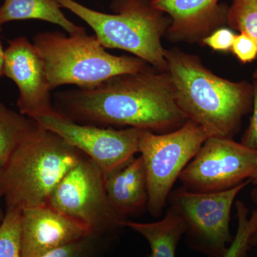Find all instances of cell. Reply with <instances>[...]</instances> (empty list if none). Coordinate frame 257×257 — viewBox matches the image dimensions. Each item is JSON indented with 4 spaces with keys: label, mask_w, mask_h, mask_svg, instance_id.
<instances>
[{
    "label": "cell",
    "mask_w": 257,
    "mask_h": 257,
    "mask_svg": "<svg viewBox=\"0 0 257 257\" xmlns=\"http://www.w3.org/2000/svg\"><path fill=\"white\" fill-rule=\"evenodd\" d=\"M58 101L63 109L58 111L73 120L157 134L175 131L188 120L176 103L170 74L148 66L96 87L62 93Z\"/></svg>",
    "instance_id": "obj_1"
},
{
    "label": "cell",
    "mask_w": 257,
    "mask_h": 257,
    "mask_svg": "<svg viewBox=\"0 0 257 257\" xmlns=\"http://www.w3.org/2000/svg\"><path fill=\"white\" fill-rule=\"evenodd\" d=\"M121 226L131 228L143 235L150 243L151 253L148 257H176V251L186 233L183 219L173 208L169 207L165 217L151 223L121 221Z\"/></svg>",
    "instance_id": "obj_15"
},
{
    "label": "cell",
    "mask_w": 257,
    "mask_h": 257,
    "mask_svg": "<svg viewBox=\"0 0 257 257\" xmlns=\"http://www.w3.org/2000/svg\"><path fill=\"white\" fill-rule=\"evenodd\" d=\"M2 199H3V197H2L1 194H0V224H1V222L2 221H3V219H4L5 215V211L3 210V207H2Z\"/></svg>",
    "instance_id": "obj_27"
},
{
    "label": "cell",
    "mask_w": 257,
    "mask_h": 257,
    "mask_svg": "<svg viewBox=\"0 0 257 257\" xmlns=\"http://www.w3.org/2000/svg\"><path fill=\"white\" fill-rule=\"evenodd\" d=\"M21 214L18 209H6L0 224V257H22Z\"/></svg>",
    "instance_id": "obj_19"
},
{
    "label": "cell",
    "mask_w": 257,
    "mask_h": 257,
    "mask_svg": "<svg viewBox=\"0 0 257 257\" xmlns=\"http://www.w3.org/2000/svg\"><path fill=\"white\" fill-rule=\"evenodd\" d=\"M55 1L85 22L104 48L126 51L157 70L167 72L162 37L169 23L150 0H114V15L89 9L74 0Z\"/></svg>",
    "instance_id": "obj_5"
},
{
    "label": "cell",
    "mask_w": 257,
    "mask_h": 257,
    "mask_svg": "<svg viewBox=\"0 0 257 257\" xmlns=\"http://www.w3.org/2000/svg\"><path fill=\"white\" fill-rule=\"evenodd\" d=\"M251 199H252L253 202H254L255 204H256L257 205V187H255V188L253 189L252 191H251ZM254 242H257V235L256 236V237H255Z\"/></svg>",
    "instance_id": "obj_26"
},
{
    "label": "cell",
    "mask_w": 257,
    "mask_h": 257,
    "mask_svg": "<svg viewBox=\"0 0 257 257\" xmlns=\"http://www.w3.org/2000/svg\"><path fill=\"white\" fill-rule=\"evenodd\" d=\"M165 58L176 103L187 119L209 138L233 139L252 106V84L219 77L199 57L177 48L166 50Z\"/></svg>",
    "instance_id": "obj_2"
},
{
    "label": "cell",
    "mask_w": 257,
    "mask_h": 257,
    "mask_svg": "<svg viewBox=\"0 0 257 257\" xmlns=\"http://www.w3.org/2000/svg\"><path fill=\"white\" fill-rule=\"evenodd\" d=\"M1 30L2 27H0V32ZM5 53V50H3L1 40H0V77L4 76Z\"/></svg>",
    "instance_id": "obj_25"
},
{
    "label": "cell",
    "mask_w": 257,
    "mask_h": 257,
    "mask_svg": "<svg viewBox=\"0 0 257 257\" xmlns=\"http://www.w3.org/2000/svg\"><path fill=\"white\" fill-rule=\"evenodd\" d=\"M104 186L111 209L121 219L147 208V173L142 156L106 176Z\"/></svg>",
    "instance_id": "obj_14"
},
{
    "label": "cell",
    "mask_w": 257,
    "mask_h": 257,
    "mask_svg": "<svg viewBox=\"0 0 257 257\" xmlns=\"http://www.w3.org/2000/svg\"><path fill=\"white\" fill-rule=\"evenodd\" d=\"M4 76L17 84L19 111L34 119L56 110L51 103L52 90L41 55L25 37L9 41L5 50Z\"/></svg>",
    "instance_id": "obj_11"
},
{
    "label": "cell",
    "mask_w": 257,
    "mask_h": 257,
    "mask_svg": "<svg viewBox=\"0 0 257 257\" xmlns=\"http://www.w3.org/2000/svg\"><path fill=\"white\" fill-rule=\"evenodd\" d=\"M84 155L37 122L0 170V194L6 209L23 211L47 204Z\"/></svg>",
    "instance_id": "obj_3"
},
{
    "label": "cell",
    "mask_w": 257,
    "mask_h": 257,
    "mask_svg": "<svg viewBox=\"0 0 257 257\" xmlns=\"http://www.w3.org/2000/svg\"><path fill=\"white\" fill-rule=\"evenodd\" d=\"M219 0H150L152 8L170 15L167 37L172 42L201 43L227 20Z\"/></svg>",
    "instance_id": "obj_13"
},
{
    "label": "cell",
    "mask_w": 257,
    "mask_h": 257,
    "mask_svg": "<svg viewBox=\"0 0 257 257\" xmlns=\"http://www.w3.org/2000/svg\"><path fill=\"white\" fill-rule=\"evenodd\" d=\"M89 236L87 226L48 204L22 211V257H38Z\"/></svg>",
    "instance_id": "obj_12"
},
{
    "label": "cell",
    "mask_w": 257,
    "mask_h": 257,
    "mask_svg": "<svg viewBox=\"0 0 257 257\" xmlns=\"http://www.w3.org/2000/svg\"><path fill=\"white\" fill-rule=\"evenodd\" d=\"M238 228L236 236L224 257H245L257 235V209L248 216V209L241 201L235 204Z\"/></svg>",
    "instance_id": "obj_18"
},
{
    "label": "cell",
    "mask_w": 257,
    "mask_h": 257,
    "mask_svg": "<svg viewBox=\"0 0 257 257\" xmlns=\"http://www.w3.org/2000/svg\"><path fill=\"white\" fill-rule=\"evenodd\" d=\"M209 138L202 126L189 119L168 133L143 130L139 149L146 169L147 209L151 215L163 214L176 181Z\"/></svg>",
    "instance_id": "obj_6"
},
{
    "label": "cell",
    "mask_w": 257,
    "mask_h": 257,
    "mask_svg": "<svg viewBox=\"0 0 257 257\" xmlns=\"http://www.w3.org/2000/svg\"><path fill=\"white\" fill-rule=\"evenodd\" d=\"M251 179L224 192L195 193L183 187L172 191L170 207L182 216L187 243L209 257H224L232 242L230 232L231 209L238 194Z\"/></svg>",
    "instance_id": "obj_7"
},
{
    "label": "cell",
    "mask_w": 257,
    "mask_h": 257,
    "mask_svg": "<svg viewBox=\"0 0 257 257\" xmlns=\"http://www.w3.org/2000/svg\"><path fill=\"white\" fill-rule=\"evenodd\" d=\"M92 236L51 250L38 257H87Z\"/></svg>",
    "instance_id": "obj_23"
},
{
    "label": "cell",
    "mask_w": 257,
    "mask_h": 257,
    "mask_svg": "<svg viewBox=\"0 0 257 257\" xmlns=\"http://www.w3.org/2000/svg\"><path fill=\"white\" fill-rule=\"evenodd\" d=\"M105 177L100 167L84 155L56 187L47 204L87 226L93 236L121 227L124 219L106 197Z\"/></svg>",
    "instance_id": "obj_8"
},
{
    "label": "cell",
    "mask_w": 257,
    "mask_h": 257,
    "mask_svg": "<svg viewBox=\"0 0 257 257\" xmlns=\"http://www.w3.org/2000/svg\"><path fill=\"white\" fill-rule=\"evenodd\" d=\"M231 52L241 63H250L257 57L256 42L246 34L239 33L235 37Z\"/></svg>",
    "instance_id": "obj_21"
},
{
    "label": "cell",
    "mask_w": 257,
    "mask_h": 257,
    "mask_svg": "<svg viewBox=\"0 0 257 257\" xmlns=\"http://www.w3.org/2000/svg\"><path fill=\"white\" fill-rule=\"evenodd\" d=\"M33 45L43 60L52 89L65 84L94 87L148 66L137 57L111 55L86 30L68 37L60 32H42L34 37Z\"/></svg>",
    "instance_id": "obj_4"
},
{
    "label": "cell",
    "mask_w": 257,
    "mask_h": 257,
    "mask_svg": "<svg viewBox=\"0 0 257 257\" xmlns=\"http://www.w3.org/2000/svg\"><path fill=\"white\" fill-rule=\"evenodd\" d=\"M252 87L253 114L240 143L250 150L257 151V79H253Z\"/></svg>",
    "instance_id": "obj_24"
},
{
    "label": "cell",
    "mask_w": 257,
    "mask_h": 257,
    "mask_svg": "<svg viewBox=\"0 0 257 257\" xmlns=\"http://www.w3.org/2000/svg\"><path fill=\"white\" fill-rule=\"evenodd\" d=\"M227 11L229 26L246 34L257 43V0H231Z\"/></svg>",
    "instance_id": "obj_20"
},
{
    "label": "cell",
    "mask_w": 257,
    "mask_h": 257,
    "mask_svg": "<svg viewBox=\"0 0 257 257\" xmlns=\"http://www.w3.org/2000/svg\"><path fill=\"white\" fill-rule=\"evenodd\" d=\"M40 20L59 25L69 35L86 30L66 18L55 0H4L0 6V27L15 20Z\"/></svg>",
    "instance_id": "obj_16"
},
{
    "label": "cell",
    "mask_w": 257,
    "mask_h": 257,
    "mask_svg": "<svg viewBox=\"0 0 257 257\" xmlns=\"http://www.w3.org/2000/svg\"><path fill=\"white\" fill-rule=\"evenodd\" d=\"M36 123L0 102V170Z\"/></svg>",
    "instance_id": "obj_17"
},
{
    "label": "cell",
    "mask_w": 257,
    "mask_h": 257,
    "mask_svg": "<svg viewBox=\"0 0 257 257\" xmlns=\"http://www.w3.org/2000/svg\"><path fill=\"white\" fill-rule=\"evenodd\" d=\"M257 173V151L233 139L210 137L179 177L184 189L195 193L224 192Z\"/></svg>",
    "instance_id": "obj_9"
},
{
    "label": "cell",
    "mask_w": 257,
    "mask_h": 257,
    "mask_svg": "<svg viewBox=\"0 0 257 257\" xmlns=\"http://www.w3.org/2000/svg\"><path fill=\"white\" fill-rule=\"evenodd\" d=\"M253 79H257V69L255 70V72L253 74Z\"/></svg>",
    "instance_id": "obj_29"
},
{
    "label": "cell",
    "mask_w": 257,
    "mask_h": 257,
    "mask_svg": "<svg viewBox=\"0 0 257 257\" xmlns=\"http://www.w3.org/2000/svg\"><path fill=\"white\" fill-rule=\"evenodd\" d=\"M0 1H1V0H0Z\"/></svg>",
    "instance_id": "obj_30"
},
{
    "label": "cell",
    "mask_w": 257,
    "mask_h": 257,
    "mask_svg": "<svg viewBox=\"0 0 257 257\" xmlns=\"http://www.w3.org/2000/svg\"><path fill=\"white\" fill-rule=\"evenodd\" d=\"M251 184H252L253 185H254L255 187H257V173L256 175H255V177L252 179V180H251Z\"/></svg>",
    "instance_id": "obj_28"
},
{
    "label": "cell",
    "mask_w": 257,
    "mask_h": 257,
    "mask_svg": "<svg viewBox=\"0 0 257 257\" xmlns=\"http://www.w3.org/2000/svg\"><path fill=\"white\" fill-rule=\"evenodd\" d=\"M236 35L230 29L218 28L203 39L201 44L218 52H229L232 47Z\"/></svg>",
    "instance_id": "obj_22"
},
{
    "label": "cell",
    "mask_w": 257,
    "mask_h": 257,
    "mask_svg": "<svg viewBox=\"0 0 257 257\" xmlns=\"http://www.w3.org/2000/svg\"><path fill=\"white\" fill-rule=\"evenodd\" d=\"M34 120L94 161L105 177L124 167L140 153L143 131L140 128L114 130L80 124L57 109Z\"/></svg>",
    "instance_id": "obj_10"
}]
</instances>
